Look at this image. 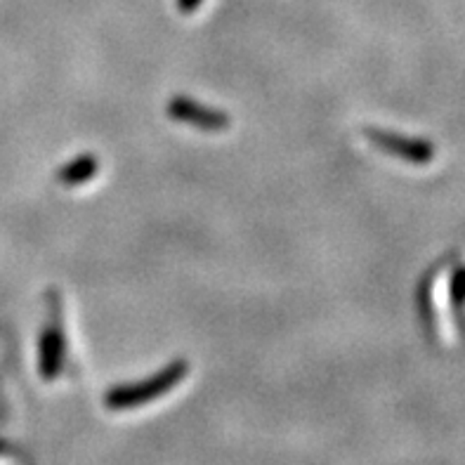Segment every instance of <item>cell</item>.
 Wrapping results in <instances>:
<instances>
[{
  "mask_svg": "<svg viewBox=\"0 0 465 465\" xmlns=\"http://www.w3.org/2000/svg\"><path fill=\"white\" fill-rule=\"evenodd\" d=\"M97 171H100V159L93 153H83V156H76V159L62 165L54 177L62 187H81V184L90 183L97 175Z\"/></svg>",
  "mask_w": 465,
  "mask_h": 465,
  "instance_id": "cell-5",
  "label": "cell"
},
{
  "mask_svg": "<svg viewBox=\"0 0 465 465\" xmlns=\"http://www.w3.org/2000/svg\"><path fill=\"white\" fill-rule=\"evenodd\" d=\"M189 373V364L184 360H175L168 366H163L159 373L144 378L140 383L118 385L112 388L104 397V407L109 411H128V409H140L149 401L159 400L168 395L173 388L183 383L184 376Z\"/></svg>",
  "mask_w": 465,
  "mask_h": 465,
  "instance_id": "cell-1",
  "label": "cell"
},
{
  "mask_svg": "<svg viewBox=\"0 0 465 465\" xmlns=\"http://www.w3.org/2000/svg\"><path fill=\"white\" fill-rule=\"evenodd\" d=\"M165 112L177 124L192 125V128L206 130V133H220V130H227L232 125L230 116L224 112L201 104L196 100H189L184 94H175L165 106Z\"/></svg>",
  "mask_w": 465,
  "mask_h": 465,
  "instance_id": "cell-3",
  "label": "cell"
},
{
  "mask_svg": "<svg viewBox=\"0 0 465 465\" xmlns=\"http://www.w3.org/2000/svg\"><path fill=\"white\" fill-rule=\"evenodd\" d=\"M5 449H7V447H5V442H0V454H3V451H5Z\"/></svg>",
  "mask_w": 465,
  "mask_h": 465,
  "instance_id": "cell-8",
  "label": "cell"
},
{
  "mask_svg": "<svg viewBox=\"0 0 465 465\" xmlns=\"http://www.w3.org/2000/svg\"><path fill=\"white\" fill-rule=\"evenodd\" d=\"M66 354V341H64V329L57 317L50 319L47 326L43 329L41 341H38V371L45 381H54L57 373L62 371Z\"/></svg>",
  "mask_w": 465,
  "mask_h": 465,
  "instance_id": "cell-4",
  "label": "cell"
},
{
  "mask_svg": "<svg viewBox=\"0 0 465 465\" xmlns=\"http://www.w3.org/2000/svg\"><path fill=\"white\" fill-rule=\"evenodd\" d=\"M449 301L454 312H465V265L456 267L449 279Z\"/></svg>",
  "mask_w": 465,
  "mask_h": 465,
  "instance_id": "cell-6",
  "label": "cell"
},
{
  "mask_svg": "<svg viewBox=\"0 0 465 465\" xmlns=\"http://www.w3.org/2000/svg\"><path fill=\"white\" fill-rule=\"evenodd\" d=\"M201 0H177V10L183 12V15H192V12L199 10Z\"/></svg>",
  "mask_w": 465,
  "mask_h": 465,
  "instance_id": "cell-7",
  "label": "cell"
},
{
  "mask_svg": "<svg viewBox=\"0 0 465 465\" xmlns=\"http://www.w3.org/2000/svg\"><path fill=\"white\" fill-rule=\"evenodd\" d=\"M364 135L373 147L383 149L385 153L404 161V163L430 165L437 156L432 142L428 140H413V137L397 135V133H390V130L381 128H366Z\"/></svg>",
  "mask_w": 465,
  "mask_h": 465,
  "instance_id": "cell-2",
  "label": "cell"
}]
</instances>
